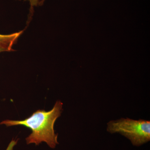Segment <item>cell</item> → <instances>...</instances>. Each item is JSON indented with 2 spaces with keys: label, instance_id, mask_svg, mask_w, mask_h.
I'll list each match as a JSON object with an SVG mask.
<instances>
[{
  "label": "cell",
  "instance_id": "obj_1",
  "mask_svg": "<svg viewBox=\"0 0 150 150\" xmlns=\"http://www.w3.org/2000/svg\"><path fill=\"white\" fill-rule=\"evenodd\" d=\"M63 105L60 100H58L50 111L37 110L24 120H6L0 123V125H5L7 127L21 125L29 128L32 133L26 138L27 144L38 145L45 142L50 148L54 149L59 144L58 135L54 131V124L61 116Z\"/></svg>",
  "mask_w": 150,
  "mask_h": 150
},
{
  "label": "cell",
  "instance_id": "obj_2",
  "mask_svg": "<svg viewBox=\"0 0 150 150\" xmlns=\"http://www.w3.org/2000/svg\"><path fill=\"white\" fill-rule=\"evenodd\" d=\"M107 131L111 134L118 133L123 135L136 146H140L150 140L149 121L121 118L109 121Z\"/></svg>",
  "mask_w": 150,
  "mask_h": 150
},
{
  "label": "cell",
  "instance_id": "obj_3",
  "mask_svg": "<svg viewBox=\"0 0 150 150\" xmlns=\"http://www.w3.org/2000/svg\"><path fill=\"white\" fill-rule=\"evenodd\" d=\"M17 39L15 38L8 40L0 41V52L13 51L12 46Z\"/></svg>",
  "mask_w": 150,
  "mask_h": 150
},
{
  "label": "cell",
  "instance_id": "obj_4",
  "mask_svg": "<svg viewBox=\"0 0 150 150\" xmlns=\"http://www.w3.org/2000/svg\"><path fill=\"white\" fill-rule=\"evenodd\" d=\"M23 31L20 32L15 33L12 34H9V35H2L0 34V41H5V40H8L11 39L17 38L18 39L19 36L22 33Z\"/></svg>",
  "mask_w": 150,
  "mask_h": 150
},
{
  "label": "cell",
  "instance_id": "obj_5",
  "mask_svg": "<svg viewBox=\"0 0 150 150\" xmlns=\"http://www.w3.org/2000/svg\"><path fill=\"white\" fill-rule=\"evenodd\" d=\"M17 143V140L16 141L15 140H12L6 150H13V148L16 145Z\"/></svg>",
  "mask_w": 150,
  "mask_h": 150
},
{
  "label": "cell",
  "instance_id": "obj_6",
  "mask_svg": "<svg viewBox=\"0 0 150 150\" xmlns=\"http://www.w3.org/2000/svg\"><path fill=\"white\" fill-rule=\"evenodd\" d=\"M26 1H29L31 9H32L33 7L37 6L39 3L38 0H26Z\"/></svg>",
  "mask_w": 150,
  "mask_h": 150
},
{
  "label": "cell",
  "instance_id": "obj_7",
  "mask_svg": "<svg viewBox=\"0 0 150 150\" xmlns=\"http://www.w3.org/2000/svg\"><path fill=\"white\" fill-rule=\"evenodd\" d=\"M44 1H45V0H42V1H40V5L41 4H43V3L44 2Z\"/></svg>",
  "mask_w": 150,
  "mask_h": 150
}]
</instances>
